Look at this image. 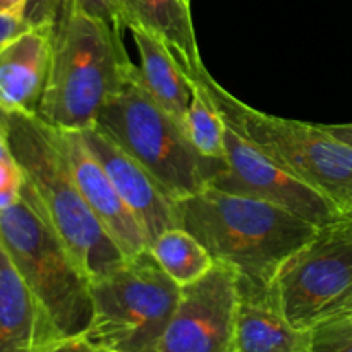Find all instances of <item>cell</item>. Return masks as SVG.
Returning <instances> with one entry per match:
<instances>
[{"mask_svg":"<svg viewBox=\"0 0 352 352\" xmlns=\"http://www.w3.org/2000/svg\"><path fill=\"white\" fill-rule=\"evenodd\" d=\"M24 184L26 177L10 146L3 113L0 112V210L9 208L19 201Z\"/></svg>","mask_w":352,"mask_h":352,"instance_id":"21","label":"cell"},{"mask_svg":"<svg viewBox=\"0 0 352 352\" xmlns=\"http://www.w3.org/2000/svg\"><path fill=\"white\" fill-rule=\"evenodd\" d=\"M45 349L36 302L0 246V352Z\"/></svg>","mask_w":352,"mask_h":352,"instance_id":"17","label":"cell"},{"mask_svg":"<svg viewBox=\"0 0 352 352\" xmlns=\"http://www.w3.org/2000/svg\"><path fill=\"white\" fill-rule=\"evenodd\" d=\"M346 217H352V213H351V215H346Z\"/></svg>","mask_w":352,"mask_h":352,"instance_id":"28","label":"cell"},{"mask_svg":"<svg viewBox=\"0 0 352 352\" xmlns=\"http://www.w3.org/2000/svg\"><path fill=\"white\" fill-rule=\"evenodd\" d=\"M79 133L105 168L120 198L140 222L148 246L165 230L181 227L175 201L140 162L134 160L98 127L93 126Z\"/></svg>","mask_w":352,"mask_h":352,"instance_id":"11","label":"cell"},{"mask_svg":"<svg viewBox=\"0 0 352 352\" xmlns=\"http://www.w3.org/2000/svg\"><path fill=\"white\" fill-rule=\"evenodd\" d=\"M7 136L48 222L91 280L119 267L126 256L86 203L60 141L38 116L3 113Z\"/></svg>","mask_w":352,"mask_h":352,"instance_id":"4","label":"cell"},{"mask_svg":"<svg viewBox=\"0 0 352 352\" xmlns=\"http://www.w3.org/2000/svg\"><path fill=\"white\" fill-rule=\"evenodd\" d=\"M165 274L182 287L199 280L215 265L212 254L182 227H174L153 239L148 246Z\"/></svg>","mask_w":352,"mask_h":352,"instance_id":"18","label":"cell"},{"mask_svg":"<svg viewBox=\"0 0 352 352\" xmlns=\"http://www.w3.org/2000/svg\"><path fill=\"white\" fill-rule=\"evenodd\" d=\"M215 102L230 129L292 175L322 192L344 217L352 213V146L320 124H305L260 112L230 95L206 67L182 65Z\"/></svg>","mask_w":352,"mask_h":352,"instance_id":"5","label":"cell"},{"mask_svg":"<svg viewBox=\"0 0 352 352\" xmlns=\"http://www.w3.org/2000/svg\"><path fill=\"white\" fill-rule=\"evenodd\" d=\"M0 246L36 302L45 349L85 337L93 316L91 278L24 184L16 205L0 210Z\"/></svg>","mask_w":352,"mask_h":352,"instance_id":"3","label":"cell"},{"mask_svg":"<svg viewBox=\"0 0 352 352\" xmlns=\"http://www.w3.org/2000/svg\"><path fill=\"white\" fill-rule=\"evenodd\" d=\"M308 352H352V305L308 330Z\"/></svg>","mask_w":352,"mask_h":352,"instance_id":"20","label":"cell"},{"mask_svg":"<svg viewBox=\"0 0 352 352\" xmlns=\"http://www.w3.org/2000/svg\"><path fill=\"white\" fill-rule=\"evenodd\" d=\"M175 210L179 226L250 289H272L285 261L320 229L280 206L212 186L177 199Z\"/></svg>","mask_w":352,"mask_h":352,"instance_id":"1","label":"cell"},{"mask_svg":"<svg viewBox=\"0 0 352 352\" xmlns=\"http://www.w3.org/2000/svg\"><path fill=\"white\" fill-rule=\"evenodd\" d=\"M33 23L34 19L30 16H0V50Z\"/></svg>","mask_w":352,"mask_h":352,"instance_id":"23","label":"cell"},{"mask_svg":"<svg viewBox=\"0 0 352 352\" xmlns=\"http://www.w3.org/2000/svg\"><path fill=\"white\" fill-rule=\"evenodd\" d=\"M33 0H0V16H28Z\"/></svg>","mask_w":352,"mask_h":352,"instance_id":"25","label":"cell"},{"mask_svg":"<svg viewBox=\"0 0 352 352\" xmlns=\"http://www.w3.org/2000/svg\"><path fill=\"white\" fill-rule=\"evenodd\" d=\"M285 318L299 330L352 305V217L320 227L272 285Z\"/></svg>","mask_w":352,"mask_h":352,"instance_id":"8","label":"cell"},{"mask_svg":"<svg viewBox=\"0 0 352 352\" xmlns=\"http://www.w3.org/2000/svg\"><path fill=\"white\" fill-rule=\"evenodd\" d=\"M95 127L140 162L174 201L208 188L223 165L192 146L181 120L150 95L136 65L105 103Z\"/></svg>","mask_w":352,"mask_h":352,"instance_id":"6","label":"cell"},{"mask_svg":"<svg viewBox=\"0 0 352 352\" xmlns=\"http://www.w3.org/2000/svg\"><path fill=\"white\" fill-rule=\"evenodd\" d=\"M236 352H308V330L285 318L272 289L239 285Z\"/></svg>","mask_w":352,"mask_h":352,"instance_id":"14","label":"cell"},{"mask_svg":"<svg viewBox=\"0 0 352 352\" xmlns=\"http://www.w3.org/2000/svg\"><path fill=\"white\" fill-rule=\"evenodd\" d=\"M239 275L219 263L182 285L174 316L157 352H236Z\"/></svg>","mask_w":352,"mask_h":352,"instance_id":"10","label":"cell"},{"mask_svg":"<svg viewBox=\"0 0 352 352\" xmlns=\"http://www.w3.org/2000/svg\"><path fill=\"white\" fill-rule=\"evenodd\" d=\"M93 316L85 339L100 352H157L181 298L150 250L91 280Z\"/></svg>","mask_w":352,"mask_h":352,"instance_id":"7","label":"cell"},{"mask_svg":"<svg viewBox=\"0 0 352 352\" xmlns=\"http://www.w3.org/2000/svg\"><path fill=\"white\" fill-rule=\"evenodd\" d=\"M41 352H100L98 349L91 346L85 337H74V339L58 340V342L52 344L47 349Z\"/></svg>","mask_w":352,"mask_h":352,"instance_id":"24","label":"cell"},{"mask_svg":"<svg viewBox=\"0 0 352 352\" xmlns=\"http://www.w3.org/2000/svg\"><path fill=\"white\" fill-rule=\"evenodd\" d=\"M140 52V76L150 95L177 120H184L192 98V82L181 60L158 36L141 28H131Z\"/></svg>","mask_w":352,"mask_h":352,"instance_id":"16","label":"cell"},{"mask_svg":"<svg viewBox=\"0 0 352 352\" xmlns=\"http://www.w3.org/2000/svg\"><path fill=\"white\" fill-rule=\"evenodd\" d=\"M54 45L47 88L36 116L60 131H85L96 124L105 103L133 67L122 33L67 0L52 6Z\"/></svg>","mask_w":352,"mask_h":352,"instance_id":"2","label":"cell"},{"mask_svg":"<svg viewBox=\"0 0 352 352\" xmlns=\"http://www.w3.org/2000/svg\"><path fill=\"white\" fill-rule=\"evenodd\" d=\"M58 133L72 174L86 203L124 256H136L141 251L148 250V239L140 222L120 198L105 168L85 143L81 133L60 129Z\"/></svg>","mask_w":352,"mask_h":352,"instance_id":"12","label":"cell"},{"mask_svg":"<svg viewBox=\"0 0 352 352\" xmlns=\"http://www.w3.org/2000/svg\"><path fill=\"white\" fill-rule=\"evenodd\" d=\"M210 186L277 205L316 227L330 226L344 217L327 196L265 157L229 126L223 165Z\"/></svg>","mask_w":352,"mask_h":352,"instance_id":"9","label":"cell"},{"mask_svg":"<svg viewBox=\"0 0 352 352\" xmlns=\"http://www.w3.org/2000/svg\"><path fill=\"white\" fill-rule=\"evenodd\" d=\"M186 2H189V3H191V0H186Z\"/></svg>","mask_w":352,"mask_h":352,"instance_id":"27","label":"cell"},{"mask_svg":"<svg viewBox=\"0 0 352 352\" xmlns=\"http://www.w3.org/2000/svg\"><path fill=\"white\" fill-rule=\"evenodd\" d=\"M191 82L192 98L184 120H182V127H184L192 146L203 157L223 160L226 157V120L205 86L195 78H191Z\"/></svg>","mask_w":352,"mask_h":352,"instance_id":"19","label":"cell"},{"mask_svg":"<svg viewBox=\"0 0 352 352\" xmlns=\"http://www.w3.org/2000/svg\"><path fill=\"white\" fill-rule=\"evenodd\" d=\"M54 19H36L0 50V112L36 116L50 72Z\"/></svg>","mask_w":352,"mask_h":352,"instance_id":"13","label":"cell"},{"mask_svg":"<svg viewBox=\"0 0 352 352\" xmlns=\"http://www.w3.org/2000/svg\"><path fill=\"white\" fill-rule=\"evenodd\" d=\"M67 2L74 9L81 10V12L88 14V16L105 21L109 26H112L119 33L124 31L122 23H120L119 0H67Z\"/></svg>","mask_w":352,"mask_h":352,"instance_id":"22","label":"cell"},{"mask_svg":"<svg viewBox=\"0 0 352 352\" xmlns=\"http://www.w3.org/2000/svg\"><path fill=\"white\" fill-rule=\"evenodd\" d=\"M323 131H327L329 134H332L336 140L342 141L352 146V122L351 124H332V126H327V124H320Z\"/></svg>","mask_w":352,"mask_h":352,"instance_id":"26","label":"cell"},{"mask_svg":"<svg viewBox=\"0 0 352 352\" xmlns=\"http://www.w3.org/2000/svg\"><path fill=\"white\" fill-rule=\"evenodd\" d=\"M124 28H141L164 40L182 65L201 64L191 3L186 0H119Z\"/></svg>","mask_w":352,"mask_h":352,"instance_id":"15","label":"cell"}]
</instances>
